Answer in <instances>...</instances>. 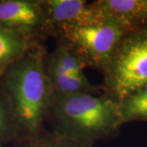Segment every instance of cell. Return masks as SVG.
<instances>
[{
  "mask_svg": "<svg viewBox=\"0 0 147 147\" xmlns=\"http://www.w3.org/2000/svg\"><path fill=\"white\" fill-rule=\"evenodd\" d=\"M50 109L57 123V135L88 145L110 135L123 123L119 102L109 95H53Z\"/></svg>",
  "mask_w": 147,
  "mask_h": 147,
  "instance_id": "6da1fadb",
  "label": "cell"
},
{
  "mask_svg": "<svg viewBox=\"0 0 147 147\" xmlns=\"http://www.w3.org/2000/svg\"><path fill=\"white\" fill-rule=\"evenodd\" d=\"M4 85L16 120L29 131H36L53 96L42 53L29 52L9 65Z\"/></svg>",
  "mask_w": 147,
  "mask_h": 147,
  "instance_id": "7a4b0ae2",
  "label": "cell"
},
{
  "mask_svg": "<svg viewBox=\"0 0 147 147\" xmlns=\"http://www.w3.org/2000/svg\"><path fill=\"white\" fill-rule=\"evenodd\" d=\"M59 30L65 38V43L81 59L84 65L103 70L123 37L130 31L114 21L95 15L92 10L88 19Z\"/></svg>",
  "mask_w": 147,
  "mask_h": 147,
  "instance_id": "3957f363",
  "label": "cell"
},
{
  "mask_svg": "<svg viewBox=\"0 0 147 147\" xmlns=\"http://www.w3.org/2000/svg\"><path fill=\"white\" fill-rule=\"evenodd\" d=\"M104 72L107 95L118 101L147 84V30L127 32Z\"/></svg>",
  "mask_w": 147,
  "mask_h": 147,
  "instance_id": "277c9868",
  "label": "cell"
},
{
  "mask_svg": "<svg viewBox=\"0 0 147 147\" xmlns=\"http://www.w3.org/2000/svg\"><path fill=\"white\" fill-rule=\"evenodd\" d=\"M0 26L26 37L46 29L43 0H0Z\"/></svg>",
  "mask_w": 147,
  "mask_h": 147,
  "instance_id": "5b68a950",
  "label": "cell"
},
{
  "mask_svg": "<svg viewBox=\"0 0 147 147\" xmlns=\"http://www.w3.org/2000/svg\"><path fill=\"white\" fill-rule=\"evenodd\" d=\"M90 7L95 15L114 21L128 30L147 15L145 0H96Z\"/></svg>",
  "mask_w": 147,
  "mask_h": 147,
  "instance_id": "8992f818",
  "label": "cell"
},
{
  "mask_svg": "<svg viewBox=\"0 0 147 147\" xmlns=\"http://www.w3.org/2000/svg\"><path fill=\"white\" fill-rule=\"evenodd\" d=\"M48 27L60 30L83 21L92 15L85 0H43Z\"/></svg>",
  "mask_w": 147,
  "mask_h": 147,
  "instance_id": "52a82bcc",
  "label": "cell"
},
{
  "mask_svg": "<svg viewBox=\"0 0 147 147\" xmlns=\"http://www.w3.org/2000/svg\"><path fill=\"white\" fill-rule=\"evenodd\" d=\"M47 70L53 95H70L88 92L92 86L84 73L70 74L57 61L51 57Z\"/></svg>",
  "mask_w": 147,
  "mask_h": 147,
  "instance_id": "ba28073f",
  "label": "cell"
},
{
  "mask_svg": "<svg viewBox=\"0 0 147 147\" xmlns=\"http://www.w3.org/2000/svg\"><path fill=\"white\" fill-rule=\"evenodd\" d=\"M28 51L27 37L0 26V72Z\"/></svg>",
  "mask_w": 147,
  "mask_h": 147,
  "instance_id": "9c48e42d",
  "label": "cell"
},
{
  "mask_svg": "<svg viewBox=\"0 0 147 147\" xmlns=\"http://www.w3.org/2000/svg\"><path fill=\"white\" fill-rule=\"evenodd\" d=\"M119 102L123 123L134 119H147V100L141 102H127L121 100Z\"/></svg>",
  "mask_w": 147,
  "mask_h": 147,
  "instance_id": "30bf717a",
  "label": "cell"
},
{
  "mask_svg": "<svg viewBox=\"0 0 147 147\" xmlns=\"http://www.w3.org/2000/svg\"><path fill=\"white\" fill-rule=\"evenodd\" d=\"M12 119L16 120L10 100L7 94L0 93V139L7 134Z\"/></svg>",
  "mask_w": 147,
  "mask_h": 147,
  "instance_id": "8fae6325",
  "label": "cell"
},
{
  "mask_svg": "<svg viewBox=\"0 0 147 147\" xmlns=\"http://www.w3.org/2000/svg\"><path fill=\"white\" fill-rule=\"evenodd\" d=\"M34 147H88V144L74 142L57 135V137L39 142Z\"/></svg>",
  "mask_w": 147,
  "mask_h": 147,
  "instance_id": "7c38bea8",
  "label": "cell"
},
{
  "mask_svg": "<svg viewBox=\"0 0 147 147\" xmlns=\"http://www.w3.org/2000/svg\"><path fill=\"white\" fill-rule=\"evenodd\" d=\"M121 100H124L127 102H141L147 100V84L144 85L141 88H139L136 92H134L133 93L127 96L124 99Z\"/></svg>",
  "mask_w": 147,
  "mask_h": 147,
  "instance_id": "4fadbf2b",
  "label": "cell"
},
{
  "mask_svg": "<svg viewBox=\"0 0 147 147\" xmlns=\"http://www.w3.org/2000/svg\"><path fill=\"white\" fill-rule=\"evenodd\" d=\"M146 1V6H147V0H145Z\"/></svg>",
  "mask_w": 147,
  "mask_h": 147,
  "instance_id": "5bb4252c",
  "label": "cell"
}]
</instances>
